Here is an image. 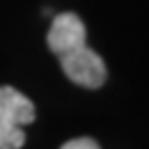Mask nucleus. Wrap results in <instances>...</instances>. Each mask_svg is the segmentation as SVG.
<instances>
[{"label":"nucleus","instance_id":"1","mask_svg":"<svg viewBox=\"0 0 149 149\" xmlns=\"http://www.w3.org/2000/svg\"><path fill=\"white\" fill-rule=\"evenodd\" d=\"M61 68L65 76L84 88H99L106 81V65L102 58L88 45L77 47L59 56Z\"/></svg>","mask_w":149,"mask_h":149},{"label":"nucleus","instance_id":"2","mask_svg":"<svg viewBox=\"0 0 149 149\" xmlns=\"http://www.w3.org/2000/svg\"><path fill=\"white\" fill-rule=\"evenodd\" d=\"M47 43L58 58L77 47L86 45V29L83 20L74 13L58 15L49 29Z\"/></svg>","mask_w":149,"mask_h":149},{"label":"nucleus","instance_id":"3","mask_svg":"<svg viewBox=\"0 0 149 149\" xmlns=\"http://www.w3.org/2000/svg\"><path fill=\"white\" fill-rule=\"evenodd\" d=\"M36 110L31 99L13 86H0V120L27 126L34 120Z\"/></svg>","mask_w":149,"mask_h":149},{"label":"nucleus","instance_id":"4","mask_svg":"<svg viewBox=\"0 0 149 149\" xmlns=\"http://www.w3.org/2000/svg\"><path fill=\"white\" fill-rule=\"evenodd\" d=\"M25 144L22 126L0 120V149H20Z\"/></svg>","mask_w":149,"mask_h":149},{"label":"nucleus","instance_id":"5","mask_svg":"<svg viewBox=\"0 0 149 149\" xmlns=\"http://www.w3.org/2000/svg\"><path fill=\"white\" fill-rule=\"evenodd\" d=\"M59 149H101L97 142L92 140L88 136H81V138H72V140L65 142Z\"/></svg>","mask_w":149,"mask_h":149}]
</instances>
